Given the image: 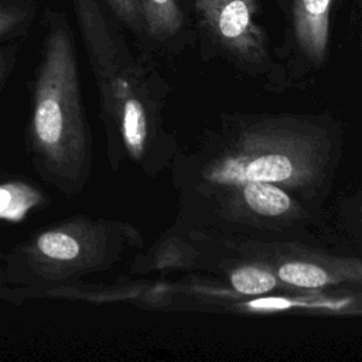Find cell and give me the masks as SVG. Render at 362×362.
Instances as JSON below:
<instances>
[{
    "label": "cell",
    "instance_id": "obj_1",
    "mask_svg": "<svg viewBox=\"0 0 362 362\" xmlns=\"http://www.w3.org/2000/svg\"><path fill=\"white\" fill-rule=\"evenodd\" d=\"M24 134L30 163L42 182L65 197L85 191L93 167L92 133L74 37L57 17L44 38Z\"/></svg>",
    "mask_w": 362,
    "mask_h": 362
},
{
    "label": "cell",
    "instance_id": "obj_2",
    "mask_svg": "<svg viewBox=\"0 0 362 362\" xmlns=\"http://www.w3.org/2000/svg\"><path fill=\"white\" fill-rule=\"evenodd\" d=\"M137 239L130 225L85 214L48 225L0 253V301L47 300L55 288L92 280Z\"/></svg>",
    "mask_w": 362,
    "mask_h": 362
},
{
    "label": "cell",
    "instance_id": "obj_3",
    "mask_svg": "<svg viewBox=\"0 0 362 362\" xmlns=\"http://www.w3.org/2000/svg\"><path fill=\"white\" fill-rule=\"evenodd\" d=\"M74 8L99 98L109 163L115 168L123 157L144 163L153 137L146 76L96 0H74Z\"/></svg>",
    "mask_w": 362,
    "mask_h": 362
},
{
    "label": "cell",
    "instance_id": "obj_4",
    "mask_svg": "<svg viewBox=\"0 0 362 362\" xmlns=\"http://www.w3.org/2000/svg\"><path fill=\"white\" fill-rule=\"evenodd\" d=\"M314 157L300 140L284 136L252 134L216 161L206 173L214 184L239 187L250 181L301 185L314 174Z\"/></svg>",
    "mask_w": 362,
    "mask_h": 362
},
{
    "label": "cell",
    "instance_id": "obj_5",
    "mask_svg": "<svg viewBox=\"0 0 362 362\" xmlns=\"http://www.w3.org/2000/svg\"><path fill=\"white\" fill-rule=\"evenodd\" d=\"M202 27L223 47L245 59L264 54L266 37L257 24L256 0H192Z\"/></svg>",
    "mask_w": 362,
    "mask_h": 362
},
{
    "label": "cell",
    "instance_id": "obj_6",
    "mask_svg": "<svg viewBox=\"0 0 362 362\" xmlns=\"http://www.w3.org/2000/svg\"><path fill=\"white\" fill-rule=\"evenodd\" d=\"M334 0H294L293 24L298 45L314 62L324 59Z\"/></svg>",
    "mask_w": 362,
    "mask_h": 362
},
{
    "label": "cell",
    "instance_id": "obj_7",
    "mask_svg": "<svg viewBox=\"0 0 362 362\" xmlns=\"http://www.w3.org/2000/svg\"><path fill=\"white\" fill-rule=\"evenodd\" d=\"M49 205V197L33 181L0 177V223L20 225Z\"/></svg>",
    "mask_w": 362,
    "mask_h": 362
},
{
    "label": "cell",
    "instance_id": "obj_8",
    "mask_svg": "<svg viewBox=\"0 0 362 362\" xmlns=\"http://www.w3.org/2000/svg\"><path fill=\"white\" fill-rule=\"evenodd\" d=\"M240 202L255 215L277 218L293 208L291 197L276 184L250 181L238 187Z\"/></svg>",
    "mask_w": 362,
    "mask_h": 362
},
{
    "label": "cell",
    "instance_id": "obj_9",
    "mask_svg": "<svg viewBox=\"0 0 362 362\" xmlns=\"http://www.w3.org/2000/svg\"><path fill=\"white\" fill-rule=\"evenodd\" d=\"M143 14V25L147 33L164 40L178 33L182 25V14L177 0H139Z\"/></svg>",
    "mask_w": 362,
    "mask_h": 362
},
{
    "label": "cell",
    "instance_id": "obj_10",
    "mask_svg": "<svg viewBox=\"0 0 362 362\" xmlns=\"http://www.w3.org/2000/svg\"><path fill=\"white\" fill-rule=\"evenodd\" d=\"M277 277L286 284L307 290L321 288L337 281L329 270L307 260H290L280 264Z\"/></svg>",
    "mask_w": 362,
    "mask_h": 362
},
{
    "label": "cell",
    "instance_id": "obj_11",
    "mask_svg": "<svg viewBox=\"0 0 362 362\" xmlns=\"http://www.w3.org/2000/svg\"><path fill=\"white\" fill-rule=\"evenodd\" d=\"M229 283L239 294H264L276 288L279 277L267 269L257 266H242L229 276Z\"/></svg>",
    "mask_w": 362,
    "mask_h": 362
},
{
    "label": "cell",
    "instance_id": "obj_12",
    "mask_svg": "<svg viewBox=\"0 0 362 362\" xmlns=\"http://www.w3.org/2000/svg\"><path fill=\"white\" fill-rule=\"evenodd\" d=\"M31 18V13L18 3L0 0V41L20 31Z\"/></svg>",
    "mask_w": 362,
    "mask_h": 362
},
{
    "label": "cell",
    "instance_id": "obj_13",
    "mask_svg": "<svg viewBox=\"0 0 362 362\" xmlns=\"http://www.w3.org/2000/svg\"><path fill=\"white\" fill-rule=\"evenodd\" d=\"M115 14L130 28L141 30L143 25V14L139 0H106Z\"/></svg>",
    "mask_w": 362,
    "mask_h": 362
},
{
    "label": "cell",
    "instance_id": "obj_14",
    "mask_svg": "<svg viewBox=\"0 0 362 362\" xmlns=\"http://www.w3.org/2000/svg\"><path fill=\"white\" fill-rule=\"evenodd\" d=\"M17 62V47L16 45H3L0 47V93L7 85L14 66Z\"/></svg>",
    "mask_w": 362,
    "mask_h": 362
}]
</instances>
